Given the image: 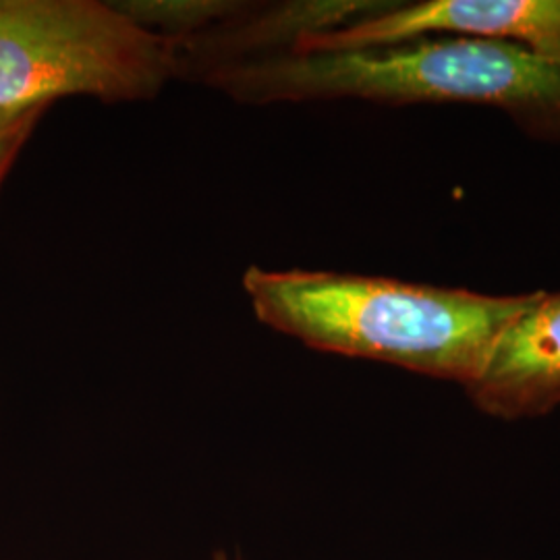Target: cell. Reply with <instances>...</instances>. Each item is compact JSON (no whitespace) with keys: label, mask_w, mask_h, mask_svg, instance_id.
<instances>
[{"label":"cell","mask_w":560,"mask_h":560,"mask_svg":"<svg viewBox=\"0 0 560 560\" xmlns=\"http://www.w3.org/2000/svg\"><path fill=\"white\" fill-rule=\"evenodd\" d=\"M243 289L256 318L324 353L397 365L471 386L504 328L541 291L488 295L328 270L249 266Z\"/></svg>","instance_id":"6da1fadb"},{"label":"cell","mask_w":560,"mask_h":560,"mask_svg":"<svg viewBox=\"0 0 560 560\" xmlns=\"http://www.w3.org/2000/svg\"><path fill=\"white\" fill-rule=\"evenodd\" d=\"M208 75L245 104H478L540 133H560L559 67L504 42L430 36L374 48L289 50L221 65Z\"/></svg>","instance_id":"7a4b0ae2"},{"label":"cell","mask_w":560,"mask_h":560,"mask_svg":"<svg viewBox=\"0 0 560 560\" xmlns=\"http://www.w3.org/2000/svg\"><path fill=\"white\" fill-rule=\"evenodd\" d=\"M175 42L96 0H0V108L65 96L148 101L175 78Z\"/></svg>","instance_id":"3957f363"},{"label":"cell","mask_w":560,"mask_h":560,"mask_svg":"<svg viewBox=\"0 0 560 560\" xmlns=\"http://www.w3.org/2000/svg\"><path fill=\"white\" fill-rule=\"evenodd\" d=\"M430 36L515 44L560 69V0L390 2L339 30L301 36L291 50L374 48Z\"/></svg>","instance_id":"277c9868"},{"label":"cell","mask_w":560,"mask_h":560,"mask_svg":"<svg viewBox=\"0 0 560 560\" xmlns=\"http://www.w3.org/2000/svg\"><path fill=\"white\" fill-rule=\"evenodd\" d=\"M465 393L494 420H536L560 409V293L541 291L504 328L480 378Z\"/></svg>","instance_id":"5b68a950"},{"label":"cell","mask_w":560,"mask_h":560,"mask_svg":"<svg viewBox=\"0 0 560 560\" xmlns=\"http://www.w3.org/2000/svg\"><path fill=\"white\" fill-rule=\"evenodd\" d=\"M48 106L0 108V183Z\"/></svg>","instance_id":"8992f818"}]
</instances>
